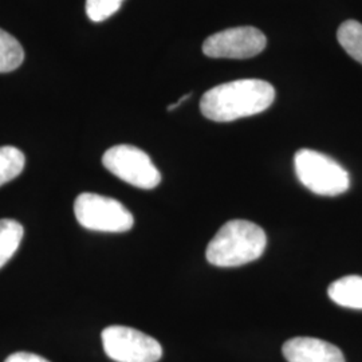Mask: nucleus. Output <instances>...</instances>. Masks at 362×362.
<instances>
[{
    "label": "nucleus",
    "mask_w": 362,
    "mask_h": 362,
    "mask_svg": "<svg viewBox=\"0 0 362 362\" xmlns=\"http://www.w3.org/2000/svg\"><path fill=\"white\" fill-rule=\"evenodd\" d=\"M275 100L272 83L262 79H238L215 86L203 95V116L216 122H231L267 110Z\"/></svg>",
    "instance_id": "1"
},
{
    "label": "nucleus",
    "mask_w": 362,
    "mask_h": 362,
    "mask_svg": "<svg viewBox=\"0 0 362 362\" xmlns=\"http://www.w3.org/2000/svg\"><path fill=\"white\" fill-rule=\"evenodd\" d=\"M266 245L267 236L258 224L231 220L208 243L206 257L216 267H239L260 258Z\"/></svg>",
    "instance_id": "2"
},
{
    "label": "nucleus",
    "mask_w": 362,
    "mask_h": 362,
    "mask_svg": "<svg viewBox=\"0 0 362 362\" xmlns=\"http://www.w3.org/2000/svg\"><path fill=\"white\" fill-rule=\"evenodd\" d=\"M299 181L320 196H338L349 189V173L336 160L313 149H300L294 157Z\"/></svg>",
    "instance_id": "3"
},
{
    "label": "nucleus",
    "mask_w": 362,
    "mask_h": 362,
    "mask_svg": "<svg viewBox=\"0 0 362 362\" xmlns=\"http://www.w3.org/2000/svg\"><path fill=\"white\" fill-rule=\"evenodd\" d=\"M78 223L91 231L127 233L134 219L129 209L113 197L83 192L74 202Z\"/></svg>",
    "instance_id": "4"
},
{
    "label": "nucleus",
    "mask_w": 362,
    "mask_h": 362,
    "mask_svg": "<svg viewBox=\"0 0 362 362\" xmlns=\"http://www.w3.org/2000/svg\"><path fill=\"white\" fill-rule=\"evenodd\" d=\"M103 164L118 179L141 189H153L161 181V173L151 157L133 145H116L107 149Z\"/></svg>",
    "instance_id": "5"
},
{
    "label": "nucleus",
    "mask_w": 362,
    "mask_h": 362,
    "mask_svg": "<svg viewBox=\"0 0 362 362\" xmlns=\"http://www.w3.org/2000/svg\"><path fill=\"white\" fill-rule=\"evenodd\" d=\"M101 337L105 353L113 361L157 362L163 356L158 341L132 327L109 326Z\"/></svg>",
    "instance_id": "6"
},
{
    "label": "nucleus",
    "mask_w": 362,
    "mask_h": 362,
    "mask_svg": "<svg viewBox=\"0 0 362 362\" xmlns=\"http://www.w3.org/2000/svg\"><path fill=\"white\" fill-rule=\"evenodd\" d=\"M267 46L266 35L255 27H233L208 37L203 52L211 58L247 59L263 52Z\"/></svg>",
    "instance_id": "7"
},
{
    "label": "nucleus",
    "mask_w": 362,
    "mask_h": 362,
    "mask_svg": "<svg viewBox=\"0 0 362 362\" xmlns=\"http://www.w3.org/2000/svg\"><path fill=\"white\" fill-rule=\"evenodd\" d=\"M282 353L287 362H345L344 353L336 345L311 337L288 339Z\"/></svg>",
    "instance_id": "8"
},
{
    "label": "nucleus",
    "mask_w": 362,
    "mask_h": 362,
    "mask_svg": "<svg viewBox=\"0 0 362 362\" xmlns=\"http://www.w3.org/2000/svg\"><path fill=\"white\" fill-rule=\"evenodd\" d=\"M327 294L342 308L362 310V276L349 275L337 279L329 286Z\"/></svg>",
    "instance_id": "9"
},
{
    "label": "nucleus",
    "mask_w": 362,
    "mask_h": 362,
    "mask_svg": "<svg viewBox=\"0 0 362 362\" xmlns=\"http://www.w3.org/2000/svg\"><path fill=\"white\" fill-rule=\"evenodd\" d=\"M23 227L13 219H0V269L7 264L23 239Z\"/></svg>",
    "instance_id": "10"
},
{
    "label": "nucleus",
    "mask_w": 362,
    "mask_h": 362,
    "mask_svg": "<svg viewBox=\"0 0 362 362\" xmlns=\"http://www.w3.org/2000/svg\"><path fill=\"white\" fill-rule=\"evenodd\" d=\"M25 61V52L19 40L0 28V73L16 70Z\"/></svg>",
    "instance_id": "11"
},
{
    "label": "nucleus",
    "mask_w": 362,
    "mask_h": 362,
    "mask_svg": "<svg viewBox=\"0 0 362 362\" xmlns=\"http://www.w3.org/2000/svg\"><path fill=\"white\" fill-rule=\"evenodd\" d=\"M337 39L342 49L349 54L353 59L362 65V25L357 21L344 22L338 31Z\"/></svg>",
    "instance_id": "12"
},
{
    "label": "nucleus",
    "mask_w": 362,
    "mask_h": 362,
    "mask_svg": "<svg viewBox=\"0 0 362 362\" xmlns=\"http://www.w3.org/2000/svg\"><path fill=\"white\" fill-rule=\"evenodd\" d=\"M26 157L15 146H0V187L16 179L25 168Z\"/></svg>",
    "instance_id": "13"
},
{
    "label": "nucleus",
    "mask_w": 362,
    "mask_h": 362,
    "mask_svg": "<svg viewBox=\"0 0 362 362\" xmlns=\"http://www.w3.org/2000/svg\"><path fill=\"white\" fill-rule=\"evenodd\" d=\"M124 0H86V13L91 22H104L121 8Z\"/></svg>",
    "instance_id": "14"
},
{
    "label": "nucleus",
    "mask_w": 362,
    "mask_h": 362,
    "mask_svg": "<svg viewBox=\"0 0 362 362\" xmlns=\"http://www.w3.org/2000/svg\"><path fill=\"white\" fill-rule=\"evenodd\" d=\"M4 362H50L46 358L33 354V353H26V351H19V353H13L11 356L7 357V360Z\"/></svg>",
    "instance_id": "15"
}]
</instances>
